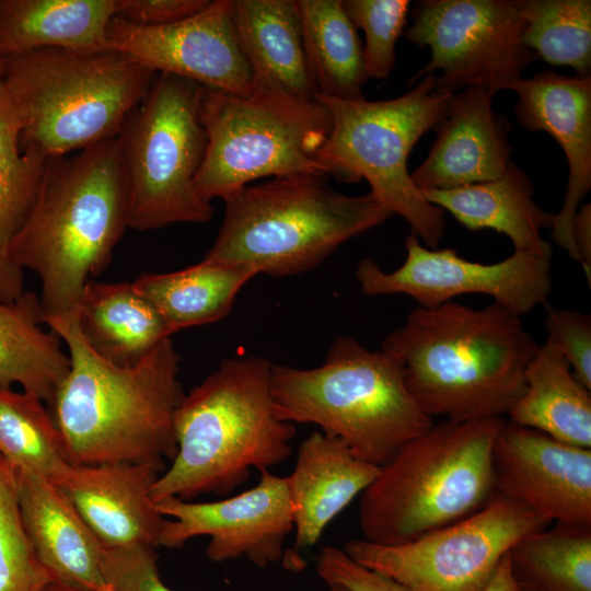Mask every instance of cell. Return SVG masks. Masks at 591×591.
Listing matches in <instances>:
<instances>
[{
	"label": "cell",
	"mask_w": 591,
	"mask_h": 591,
	"mask_svg": "<svg viewBox=\"0 0 591 591\" xmlns=\"http://www.w3.org/2000/svg\"><path fill=\"white\" fill-rule=\"evenodd\" d=\"M546 524L519 502L497 496L476 513L414 541L350 540L343 549L409 591H482L510 549Z\"/></svg>",
	"instance_id": "7c38bea8"
},
{
	"label": "cell",
	"mask_w": 591,
	"mask_h": 591,
	"mask_svg": "<svg viewBox=\"0 0 591 591\" xmlns=\"http://www.w3.org/2000/svg\"><path fill=\"white\" fill-rule=\"evenodd\" d=\"M116 0H0V57L38 48L105 51Z\"/></svg>",
	"instance_id": "d4e9b609"
},
{
	"label": "cell",
	"mask_w": 591,
	"mask_h": 591,
	"mask_svg": "<svg viewBox=\"0 0 591 591\" xmlns=\"http://www.w3.org/2000/svg\"><path fill=\"white\" fill-rule=\"evenodd\" d=\"M525 390L507 416L568 444L591 449V393L547 340L524 373Z\"/></svg>",
	"instance_id": "4316f807"
},
{
	"label": "cell",
	"mask_w": 591,
	"mask_h": 591,
	"mask_svg": "<svg viewBox=\"0 0 591 591\" xmlns=\"http://www.w3.org/2000/svg\"><path fill=\"white\" fill-rule=\"evenodd\" d=\"M271 366L258 356L225 359L184 395L174 417L176 454L152 487L154 502L228 495L251 468L269 470L290 456L296 429L277 413Z\"/></svg>",
	"instance_id": "277c9868"
},
{
	"label": "cell",
	"mask_w": 591,
	"mask_h": 591,
	"mask_svg": "<svg viewBox=\"0 0 591 591\" xmlns=\"http://www.w3.org/2000/svg\"><path fill=\"white\" fill-rule=\"evenodd\" d=\"M101 569L112 591H173L161 579L152 547L102 545Z\"/></svg>",
	"instance_id": "74e56055"
},
{
	"label": "cell",
	"mask_w": 591,
	"mask_h": 591,
	"mask_svg": "<svg viewBox=\"0 0 591 591\" xmlns=\"http://www.w3.org/2000/svg\"><path fill=\"white\" fill-rule=\"evenodd\" d=\"M230 9L254 88L314 101L317 89L294 0H230Z\"/></svg>",
	"instance_id": "603a6c76"
},
{
	"label": "cell",
	"mask_w": 591,
	"mask_h": 591,
	"mask_svg": "<svg viewBox=\"0 0 591 591\" xmlns=\"http://www.w3.org/2000/svg\"><path fill=\"white\" fill-rule=\"evenodd\" d=\"M96 591H112V589L108 584L105 583L103 587H101Z\"/></svg>",
	"instance_id": "bcb514c9"
},
{
	"label": "cell",
	"mask_w": 591,
	"mask_h": 591,
	"mask_svg": "<svg viewBox=\"0 0 591 591\" xmlns=\"http://www.w3.org/2000/svg\"><path fill=\"white\" fill-rule=\"evenodd\" d=\"M572 239L584 275L591 285V205L583 204L578 208L572 221Z\"/></svg>",
	"instance_id": "60d3db41"
},
{
	"label": "cell",
	"mask_w": 591,
	"mask_h": 591,
	"mask_svg": "<svg viewBox=\"0 0 591 591\" xmlns=\"http://www.w3.org/2000/svg\"><path fill=\"white\" fill-rule=\"evenodd\" d=\"M318 577L327 584L349 591H409L391 578L369 569L349 557L343 548L325 546L316 556Z\"/></svg>",
	"instance_id": "f35d334b"
},
{
	"label": "cell",
	"mask_w": 591,
	"mask_h": 591,
	"mask_svg": "<svg viewBox=\"0 0 591 591\" xmlns=\"http://www.w3.org/2000/svg\"><path fill=\"white\" fill-rule=\"evenodd\" d=\"M544 327L551 343L569 364L573 376L591 391V318L546 303Z\"/></svg>",
	"instance_id": "8d00e7d4"
},
{
	"label": "cell",
	"mask_w": 591,
	"mask_h": 591,
	"mask_svg": "<svg viewBox=\"0 0 591 591\" xmlns=\"http://www.w3.org/2000/svg\"><path fill=\"white\" fill-rule=\"evenodd\" d=\"M518 102L514 114L530 131H546L563 149L568 163V183L563 206L553 213L554 243L578 262L572 221L581 200L591 189V76L568 77L543 71L512 84Z\"/></svg>",
	"instance_id": "ac0fdd59"
},
{
	"label": "cell",
	"mask_w": 591,
	"mask_h": 591,
	"mask_svg": "<svg viewBox=\"0 0 591 591\" xmlns=\"http://www.w3.org/2000/svg\"><path fill=\"white\" fill-rule=\"evenodd\" d=\"M523 19L522 40L538 59L591 76L590 0H515Z\"/></svg>",
	"instance_id": "836d02e7"
},
{
	"label": "cell",
	"mask_w": 591,
	"mask_h": 591,
	"mask_svg": "<svg viewBox=\"0 0 591 591\" xmlns=\"http://www.w3.org/2000/svg\"><path fill=\"white\" fill-rule=\"evenodd\" d=\"M420 192L428 202L447 210L466 229H493L507 235L515 252L552 258V245L541 231L551 228L553 213L536 204L531 178L512 161L493 181Z\"/></svg>",
	"instance_id": "cb8c5ba5"
},
{
	"label": "cell",
	"mask_w": 591,
	"mask_h": 591,
	"mask_svg": "<svg viewBox=\"0 0 591 591\" xmlns=\"http://www.w3.org/2000/svg\"><path fill=\"white\" fill-rule=\"evenodd\" d=\"M356 28L364 33L363 62L367 79H384L396 61V42L403 34L410 8L408 0H344Z\"/></svg>",
	"instance_id": "d590c367"
},
{
	"label": "cell",
	"mask_w": 591,
	"mask_h": 591,
	"mask_svg": "<svg viewBox=\"0 0 591 591\" xmlns=\"http://www.w3.org/2000/svg\"><path fill=\"white\" fill-rule=\"evenodd\" d=\"M204 86L155 73L116 140L128 201V228L146 231L174 223H206L211 202L195 187L207 136L199 118Z\"/></svg>",
	"instance_id": "8fae6325"
},
{
	"label": "cell",
	"mask_w": 591,
	"mask_h": 591,
	"mask_svg": "<svg viewBox=\"0 0 591 591\" xmlns=\"http://www.w3.org/2000/svg\"><path fill=\"white\" fill-rule=\"evenodd\" d=\"M2 77V58L0 57V78Z\"/></svg>",
	"instance_id": "7dc6e473"
},
{
	"label": "cell",
	"mask_w": 591,
	"mask_h": 591,
	"mask_svg": "<svg viewBox=\"0 0 591 591\" xmlns=\"http://www.w3.org/2000/svg\"><path fill=\"white\" fill-rule=\"evenodd\" d=\"M406 40L429 47L431 58L409 80L440 70L437 86L454 94L479 85L510 90L537 56L522 40L524 22L515 0H420Z\"/></svg>",
	"instance_id": "4fadbf2b"
},
{
	"label": "cell",
	"mask_w": 591,
	"mask_h": 591,
	"mask_svg": "<svg viewBox=\"0 0 591 591\" xmlns=\"http://www.w3.org/2000/svg\"><path fill=\"white\" fill-rule=\"evenodd\" d=\"M452 95L437 86L434 74L385 101L315 95L332 118L329 134L315 155L325 173L339 182L364 178L369 193L392 216L404 218L429 248H437L444 234V212L415 186L407 159L419 138L443 117Z\"/></svg>",
	"instance_id": "9c48e42d"
},
{
	"label": "cell",
	"mask_w": 591,
	"mask_h": 591,
	"mask_svg": "<svg viewBox=\"0 0 591 591\" xmlns=\"http://www.w3.org/2000/svg\"><path fill=\"white\" fill-rule=\"evenodd\" d=\"M207 0H116L117 18L143 26L167 25L204 9Z\"/></svg>",
	"instance_id": "ab89813d"
},
{
	"label": "cell",
	"mask_w": 591,
	"mask_h": 591,
	"mask_svg": "<svg viewBox=\"0 0 591 591\" xmlns=\"http://www.w3.org/2000/svg\"><path fill=\"white\" fill-rule=\"evenodd\" d=\"M270 392L282 420L313 424L378 467L434 424L397 362L350 336L337 337L318 367L273 364Z\"/></svg>",
	"instance_id": "5b68a950"
},
{
	"label": "cell",
	"mask_w": 591,
	"mask_h": 591,
	"mask_svg": "<svg viewBox=\"0 0 591 591\" xmlns=\"http://www.w3.org/2000/svg\"><path fill=\"white\" fill-rule=\"evenodd\" d=\"M107 46L154 73L177 76L235 95L254 90L230 0L209 1L196 14L161 26L137 25L114 16L107 28Z\"/></svg>",
	"instance_id": "2e32d148"
},
{
	"label": "cell",
	"mask_w": 591,
	"mask_h": 591,
	"mask_svg": "<svg viewBox=\"0 0 591 591\" xmlns=\"http://www.w3.org/2000/svg\"><path fill=\"white\" fill-rule=\"evenodd\" d=\"M51 581L24 530L14 470L0 455V591H42Z\"/></svg>",
	"instance_id": "e575fe53"
},
{
	"label": "cell",
	"mask_w": 591,
	"mask_h": 591,
	"mask_svg": "<svg viewBox=\"0 0 591 591\" xmlns=\"http://www.w3.org/2000/svg\"><path fill=\"white\" fill-rule=\"evenodd\" d=\"M43 403L25 391L0 387V455L14 471L53 479L71 463L61 431Z\"/></svg>",
	"instance_id": "d6a6232c"
},
{
	"label": "cell",
	"mask_w": 591,
	"mask_h": 591,
	"mask_svg": "<svg viewBox=\"0 0 591 591\" xmlns=\"http://www.w3.org/2000/svg\"><path fill=\"white\" fill-rule=\"evenodd\" d=\"M224 204L218 235L204 258L271 277L310 271L341 244L392 217L371 193L343 194L323 174L247 185Z\"/></svg>",
	"instance_id": "ba28073f"
},
{
	"label": "cell",
	"mask_w": 591,
	"mask_h": 591,
	"mask_svg": "<svg viewBox=\"0 0 591 591\" xmlns=\"http://www.w3.org/2000/svg\"><path fill=\"white\" fill-rule=\"evenodd\" d=\"M505 420H443L407 443L360 495L363 540L404 544L490 503L493 450Z\"/></svg>",
	"instance_id": "8992f818"
},
{
	"label": "cell",
	"mask_w": 591,
	"mask_h": 591,
	"mask_svg": "<svg viewBox=\"0 0 591 591\" xmlns=\"http://www.w3.org/2000/svg\"><path fill=\"white\" fill-rule=\"evenodd\" d=\"M379 468L318 430L305 438L287 476L293 507V551L313 547L327 525L370 485Z\"/></svg>",
	"instance_id": "7402d4cb"
},
{
	"label": "cell",
	"mask_w": 591,
	"mask_h": 591,
	"mask_svg": "<svg viewBox=\"0 0 591 591\" xmlns=\"http://www.w3.org/2000/svg\"><path fill=\"white\" fill-rule=\"evenodd\" d=\"M328 588H329V591H349L346 588L338 584H332V586H328Z\"/></svg>",
	"instance_id": "f6af8a7d"
},
{
	"label": "cell",
	"mask_w": 591,
	"mask_h": 591,
	"mask_svg": "<svg viewBox=\"0 0 591 591\" xmlns=\"http://www.w3.org/2000/svg\"><path fill=\"white\" fill-rule=\"evenodd\" d=\"M42 591H85V590L72 587L63 582L51 581Z\"/></svg>",
	"instance_id": "7bdbcfd3"
},
{
	"label": "cell",
	"mask_w": 591,
	"mask_h": 591,
	"mask_svg": "<svg viewBox=\"0 0 591 591\" xmlns=\"http://www.w3.org/2000/svg\"><path fill=\"white\" fill-rule=\"evenodd\" d=\"M79 331L101 358L117 364L139 362L172 332L132 282H97L84 286L77 317Z\"/></svg>",
	"instance_id": "484cf974"
},
{
	"label": "cell",
	"mask_w": 591,
	"mask_h": 591,
	"mask_svg": "<svg viewBox=\"0 0 591 591\" xmlns=\"http://www.w3.org/2000/svg\"><path fill=\"white\" fill-rule=\"evenodd\" d=\"M537 347L521 317L498 303L453 301L416 306L381 344L422 410L457 422L505 418L525 390Z\"/></svg>",
	"instance_id": "6da1fadb"
},
{
	"label": "cell",
	"mask_w": 591,
	"mask_h": 591,
	"mask_svg": "<svg viewBox=\"0 0 591 591\" xmlns=\"http://www.w3.org/2000/svg\"><path fill=\"white\" fill-rule=\"evenodd\" d=\"M509 556L519 583L538 591H591V528L556 523L521 538Z\"/></svg>",
	"instance_id": "1f68e13d"
},
{
	"label": "cell",
	"mask_w": 591,
	"mask_h": 591,
	"mask_svg": "<svg viewBox=\"0 0 591 591\" xmlns=\"http://www.w3.org/2000/svg\"><path fill=\"white\" fill-rule=\"evenodd\" d=\"M497 496L547 523L591 528V449L505 420L494 444Z\"/></svg>",
	"instance_id": "e0dca14e"
},
{
	"label": "cell",
	"mask_w": 591,
	"mask_h": 591,
	"mask_svg": "<svg viewBox=\"0 0 591 591\" xmlns=\"http://www.w3.org/2000/svg\"><path fill=\"white\" fill-rule=\"evenodd\" d=\"M164 523L159 546L182 547L207 535V557L215 563L244 556L257 567L280 561L283 544L293 531V507L287 477L262 470L258 483L235 496L210 502L177 497L155 501Z\"/></svg>",
	"instance_id": "9a60e30c"
},
{
	"label": "cell",
	"mask_w": 591,
	"mask_h": 591,
	"mask_svg": "<svg viewBox=\"0 0 591 591\" xmlns=\"http://www.w3.org/2000/svg\"><path fill=\"white\" fill-rule=\"evenodd\" d=\"M44 311L34 292L0 301V387L22 386L51 408L70 369L61 339L43 328Z\"/></svg>",
	"instance_id": "f1b7e54d"
},
{
	"label": "cell",
	"mask_w": 591,
	"mask_h": 591,
	"mask_svg": "<svg viewBox=\"0 0 591 591\" xmlns=\"http://www.w3.org/2000/svg\"><path fill=\"white\" fill-rule=\"evenodd\" d=\"M128 228L116 138L48 159L10 255L42 282L44 317L77 318L88 277L100 274Z\"/></svg>",
	"instance_id": "3957f363"
},
{
	"label": "cell",
	"mask_w": 591,
	"mask_h": 591,
	"mask_svg": "<svg viewBox=\"0 0 591 591\" xmlns=\"http://www.w3.org/2000/svg\"><path fill=\"white\" fill-rule=\"evenodd\" d=\"M496 91L472 85L454 93L433 127L437 138L410 173L419 190L454 189L499 177L510 162L509 119L493 108Z\"/></svg>",
	"instance_id": "ffe728a7"
},
{
	"label": "cell",
	"mask_w": 591,
	"mask_h": 591,
	"mask_svg": "<svg viewBox=\"0 0 591 591\" xmlns=\"http://www.w3.org/2000/svg\"><path fill=\"white\" fill-rule=\"evenodd\" d=\"M304 49L317 93L341 100H363L368 81L363 45L343 0H294Z\"/></svg>",
	"instance_id": "f546056e"
},
{
	"label": "cell",
	"mask_w": 591,
	"mask_h": 591,
	"mask_svg": "<svg viewBox=\"0 0 591 591\" xmlns=\"http://www.w3.org/2000/svg\"><path fill=\"white\" fill-rule=\"evenodd\" d=\"M482 591H518V581L512 572L509 553L500 560Z\"/></svg>",
	"instance_id": "b9f144b4"
},
{
	"label": "cell",
	"mask_w": 591,
	"mask_h": 591,
	"mask_svg": "<svg viewBox=\"0 0 591 591\" xmlns=\"http://www.w3.org/2000/svg\"><path fill=\"white\" fill-rule=\"evenodd\" d=\"M164 467L152 463L68 465L51 480L106 547H159L166 521L151 497Z\"/></svg>",
	"instance_id": "d6986e66"
},
{
	"label": "cell",
	"mask_w": 591,
	"mask_h": 591,
	"mask_svg": "<svg viewBox=\"0 0 591 591\" xmlns=\"http://www.w3.org/2000/svg\"><path fill=\"white\" fill-rule=\"evenodd\" d=\"M199 118L207 148L195 187L210 202L224 201L258 178L327 175L315 155L332 118L316 100L263 86L247 95L204 86Z\"/></svg>",
	"instance_id": "30bf717a"
},
{
	"label": "cell",
	"mask_w": 591,
	"mask_h": 591,
	"mask_svg": "<svg viewBox=\"0 0 591 591\" xmlns=\"http://www.w3.org/2000/svg\"><path fill=\"white\" fill-rule=\"evenodd\" d=\"M518 591H538V590H536L535 588L530 587L528 584L518 582Z\"/></svg>",
	"instance_id": "ee69618b"
},
{
	"label": "cell",
	"mask_w": 591,
	"mask_h": 591,
	"mask_svg": "<svg viewBox=\"0 0 591 591\" xmlns=\"http://www.w3.org/2000/svg\"><path fill=\"white\" fill-rule=\"evenodd\" d=\"M155 77L115 51L38 48L2 57V82L21 120V147L45 159L117 138Z\"/></svg>",
	"instance_id": "52a82bcc"
},
{
	"label": "cell",
	"mask_w": 591,
	"mask_h": 591,
	"mask_svg": "<svg viewBox=\"0 0 591 591\" xmlns=\"http://www.w3.org/2000/svg\"><path fill=\"white\" fill-rule=\"evenodd\" d=\"M14 475L21 520L42 565L56 581L85 591L103 587L102 544L72 501L45 476Z\"/></svg>",
	"instance_id": "44dd1931"
},
{
	"label": "cell",
	"mask_w": 591,
	"mask_h": 591,
	"mask_svg": "<svg viewBox=\"0 0 591 591\" xmlns=\"http://www.w3.org/2000/svg\"><path fill=\"white\" fill-rule=\"evenodd\" d=\"M65 341L70 369L55 401V420L71 464L152 463L176 454L174 417L185 393L171 338L132 366L96 355L77 318L44 317Z\"/></svg>",
	"instance_id": "7a4b0ae2"
},
{
	"label": "cell",
	"mask_w": 591,
	"mask_h": 591,
	"mask_svg": "<svg viewBox=\"0 0 591 591\" xmlns=\"http://www.w3.org/2000/svg\"><path fill=\"white\" fill-rule=\"evenodd\" d=\"M257 271L204 258L181 270L144 274L132 286L159 312L172 334L227 316L240 290Z\"/></svg>",
	"instance_id": "83f0119b"
},
{
	"label": "cell",
	"mask_w": 591,
	"mask_h": 591,
	"mask_svg": "<svg viewBox=\"0 0 591 591\" xmlns=\"http://www.w3.org/2000/svg\"><path fill=\"white\" fill-rule=\"evenodd\" d=\"M21 120L0 78V301L24 292L23 269L10 255L13 237L35 200L48 159L21 147Z\"/></svg>",
	"instance_id": "4dcf8cb0"
},
{
	"label": "cell",
	"mask_w": 591,
	"mask_h": 591,
	"mask_svg": "<svg viewBox=\"0 0 591 591\" xmlns=\"http://www.w3.org/2000/svg\"><path fill=\"white\" fill-rule=\"evenodd\" d=\"M405 248V262L392 273L371 258L358 264L356 277L364 294H405L418 306L433 308L454 297L482 293L521 317L548 303L553 291L551 259L514 251L501 262L482 264L454 248H429L413 233Z\"/></svg>",
	"instance_id": "5bb4252c"
}]
</instances>
